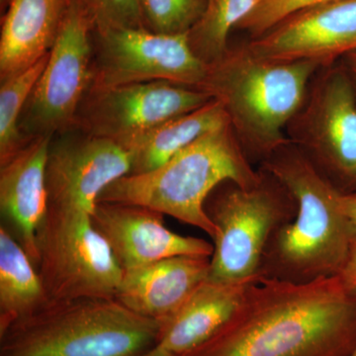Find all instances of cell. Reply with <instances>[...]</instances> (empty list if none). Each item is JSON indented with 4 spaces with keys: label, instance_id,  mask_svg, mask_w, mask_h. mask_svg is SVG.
Returning <instances> with one entry per match:
<instances>
[{
    "label": "cell",
    "instance_id": "32",
    "mask_svg": "<svg viewBox=\"0 0 356 356\" xmlns=\"http://www.w3.org/2000/svg\"><path fill=\"white\" fill-rule=\"evenodd\" d=\"M83 1H84V0H83Z\"/></svg>",
    "mask_w": 356,
    "mask_h": 356
},
{
    "label": "cell",
    "instance_id": "4",
    "mask_svg": "<svg viewBox=\"0 0 356 356\" xmlns=\"http://www.w3.org/2000/svg\"><path fill=\"white\" fill-rule=\"evenodd\" d=\"M259 178V170L243 153L229 123L205 134L151 172L119 178L98 202L151 208L200 229L214 240L217 229L204 207L211 192L228 180L250 187Z\"/></svg>",
    "mask_w": 356,
    "mask_h": 356
},
{
    "label": "cell",
    "instance_id": "5",
    "mask_svg": "<svg viewBox=\"0 0 356 356\" xmlns=\"http://www.w3.org/2000/svg\"><path fill=\"white\" fill-rule=\"evenodd\" d=\"M159 331L116 299L50 300L0 334V356H138Z\"/></svg>",
    "mask_w": 356,
    "mask_h": 356
},
{
    "label": "cell",
    "instance_id": "20",
    "mask_svg": "<svg viewBox=\"0 0 356 356\" xmlns=\"http://www.w3.org/2000/svg\"><path fill=\"white\" fill-rule=\"evenodd\" d=\"M50 301L38 269L22 245L0 226V334Z\"/></svg>",
    "mask_w": 356,
    "mask_h": 356
},
{
    "label": "cell",
    "instance_id": "9",
    "mask_svg": "<svg viewBox=\"0 0 356 356\" xmlns=\"http://www.w3.org/2000/svg\"><path fill=\"white\" fill-rule=\"evenodd\" d=\"M95 20L83 0H69L48 62L21 115L25 140L72 130L92 81Z\"/></svg>",
    "mask_w": 356,
    "mask_h": 356
},
{
    "label": "cell",
    "instance_id": "23",
    "mask_svg": "<svg viewBox=\"0 0 356 356\" xmlns=\"http://www.w3.org/2000/svg\"><path fill=\"white\" fill-rule=\"evenodd\" d=\"M207 0H142L145 24L161 34H185L198 22Z\"/></svg>",
    "mask_w": 356,
    "mask_h": 356
},
{
    "label": "cell",
    "instance_id": "6",
    "mask_svg": "<svg viewBox=\"0 0 356 356\" xmlns=\"http://www.w3.org/2000/svg\"><path fill=\"white\" fill-rule=\"evenodd\" d=\"M259 170V180L252 186L228 180L206 200V214L217 229L210 280L259 281L269 241L296 216V199L286 185L261 166Z\"/></svg>",
    "mask_w": 356,
    "mask_h": 356
},
{
    "label": "cell",
    "instance_id": "16",
    "mask_svg": "<svg viewBox=\"0 0 356 356\" xmlns=\"http://www.w3.org/2000/svg\"><path fill=\"white\" fill-rule=\"evenodd\" d=\"M211 259L178 255L123 271L115 299L142 317L161 323L209 278Z\"/></svg>",
    "mask_w": 356,
    "mask_h": 356
},
{
    "label": "cell",
    "instance_id": "2",
    "mask_svg": "<svg viewBox=\"0 0 356 356\" xmlns=\"http://www.w3.org/2000/svg\"><path fill=\"white\" fill-rule=\"evenodd\" d=\"M286 185L297 214L275 232L262 259L259 280L308 283L337 275L355 235L337 191L291 142L259 165Z\"/></svg>",
    "mask_w": 356,
    "mask_h": 356
},
{
    "label": "cell",
    "instance_id": "1",
    "mask_svg": "<svg viewBox=\"0 0 356 356\" xmlns=\"http://www.w3.org/2000/svg\"><path fill=\"white\" fill-rule=\"evenodd\" d=\"M356 294L339 275L252 283L214 337L181 356H351Z\"/></svg>",
    "mask_w": 356,
    "mask_h": 356
},
{
    "label": "cell",
    "instance_id": "19",
    "mask_svg": "<svg viewBox=\"0 0 356 356\" xmlns=\"http://www.w3.org/2000/svg\"><path fill=\"white\" fill-rule=\"evenodd\" d=\"M229 124L226 110L218 100L154 126L117 143L130 159L129 175L151 172L205 134Z\"/></svg>",
    "mask_w": 356,
    "mask_h": 356
},
{
    "label": "cell",
    "instance_id": "22",
    "mask_svg": "<svg viewBox=\"0 0 356 356\" xmlns=\"http://www.w3.org/2000/svg\"><path fill=\"white\" fill-rule=\"evenodd\" d=\"M49 55L10 79L0 81V163L17 153L29 140L20 132L21 115L46 67Z\"/></svg>",
    "mask_w": 356,
    "mask_h": 356
},
{
    "label": "cell",
    "instance_id": "8",
    "mask_svg": "<svg viewBox=\"0 0 356 356\" xmlns=\"http://www.w3.org/2000/svg\"><path fill=\"white\" fill-rule=\"evenodd\" d=\"M37 248V269L49 299L116 297L123 270L90 213L48 208Z\"/></svg>",
    "mask_w": 356,
    "mask_h": 356
},
{
    "label": "cell",
    "instance_id": "28",
    "mask_svg": "<svg viewBox=\"0 0 356 356\" xmlns=\"http://www.w3.org/2000/svg\"><path fill=\"white\" fill-rule=\"evenodd\" d=\"M341 60L344 67H346V70H348L356 91V53L346 56Z\"/></svg>",
    "mask_w": 356,
    "mask_h": 356
},
{
    "label": "cell",
    "instance_id": "21",
    "mask_svg": "<svg viewBox=\"0 0 356 356\" xmlns=\"http://www.w3.org/2000/svg\"><path fill=\"white\" fill-rule=\"evenodd\" d=\"M262 0H207L200 19L188 32L196 57L212 65L229 50V35Z\"/></svg>",
    "mask_w": 356,
    "mask_h": 356
},
{
    "label": "cell",
    "instance_id": "24",
    "mask_svg": "<svg viewBox=\"0 0 356 356\" xmlns=\"http://www.w3.org/2000/svg\"><path fill=\"white\" fill-rule=\"evenodd\" d=\"M95 20V31L146 28L142 0H84Z\"/></svg>",
    "mask_w": 356,
    "mask_h": 356
},
{
    "label": "cell",
    "instance_id": "30",
    "mask_svg": "<svg viewBox=\"0 0 356 356\" xmlns=\"http://www.w3.org/2000/svg\"><path fill=\"white\" fill-rule=\"evenodd\" d=\"M0 2H1L2 7H7L10 3L11 0H0Z\"/></svg>",
    "mask_w": 356,
    "mask_h": 356
},
{
    "label": "cell",
    "instance_id": "7",
    "mask_svg": "<svg viewBox=\"0 0 356 356\" xmlns=\"http://www.w3.org/2000/svg\"><path fill=\"white\" fill-rule=\"evenodd\" d=\"M286 135L337 191L356 192V91L341 60L312 77Z\"/></svg>",
    "mask_w": 356,
    "mask_h": 356
},
{
    "label": "cell",
    "instance_id": "11",
    "mask_svg": "<svg viewBox=\"0 0 356 356\" xmlns=\"http://www.w3.org/2000/svg\"><path fill=\"white\" fill-rule=\"evenodd\" d=\"M212 99L201 89L165 81L89 88L74 129L119 143Z\"/></svg>",
    "mask_w": 356,
    "mask_h": 356
},
{
    "label": "cell",
    "instance_id": "12",
    "mask_svg": "<svg viewBox=\"0 0 356 356\" xmlns=\"http://www.w3.org/2000/svg\"><path fill=\"white\" fill-rule=\"evenodd\" d=\"M131 172L117 143L72 129L54 136L46 168L48 208L92 215L102 192Z\"/></svg>",
    "mask_w": 356,
    "mask_h": 356
},
{
    "label": "cell",
    "instance_id": "17",
    "mask_svg": "<svg viewBox=\"0 0 356 356\" xmlns=\"http://www.w3.org/2000/svg\"><path fill=\"white\" fill-rule=\"evenodd\" d=\"M254 282H217L208 278L172 316L159 323L156 346L178 356L195 350L231 320Z\"/></svg>",
    "mask_w": 356,
    "mask_h": 356
},
{
    "label": "cell",
    "instance_id": "13",
    "mask_svg": "<svg viewBox=\"0 0 356 356\" xmlns=\"http://www.w3.org/2000/svg\"><path fill=\"white\" fill-rule=\"evenodd\" d=\"M275 60H315L322 65L356 53V0H332L301 9L247 44Z\"/></svg>",
    "mask_w": 356,
    "mask_h": 356
},
{
    "label": "cell",
    "instance_id": "3",
    "mask_svg": "<svg viewBox=\"0 0 356 356\" xmlns=\"http://www.w3.org/2000/svg\"><path fill=\"white\" fill-rule=\"evenodd\" d=\"M315 60H275L255 55L247 44L231 48L208 65L199 86L218 100L248 161L264 163L290 142L288 123L303 104Z\"/></svg>",
    "mask_w": 356,
    "mask_h": 356
},
{
    "label": "cell",
    "instance_id": "27",
    "mask_svg": "<svg viewBox=\"0 0 356 356\" xmlns=\"http://www.w3.org/2000/svg\"><path fill=\"white\" fill-rule=\"evenodd\" d=\"M339 207L343 214L350 220L351 226L356 234V192L350 194H339Z\"/></svg>",
    "mask_w": 356,
    "mask_h": 356
},
{
    "label": "cell",
    "instance_id": "18",
    "mask_svg": "<svg viewBox=\"0 0 356 356\" xmlns=\"http://www.w3.org/2000/svg\"><path fill=\"white\" fill-rule=\"evenodd\" d=\"M69 0H11L2 21L0 81L48 55L57 39Z\"/></svg>",
    "mask_w": 356,
    "mask_h": 356
},
{
    "label": "cell",
    "instance_id": "31",
    "mask_svg": "<svg viewBox=\"0 0 356 356\" xmlns=\"http://www.w3.org/2000/svg\"><path fill=\"white\" fill-rule=\"evenodd\" d=\"M351 356H356V350H355V353H353V355Z\"/></svg>",
    "mask_w": 356,
    "mask_h": 356
},
{
    "label": "cell",
    "instance_id": "29",
    "mask_svg": "<svg viewBox=\"0 0 356 356\" xmlns=\"http://www.w3.org/2000/svg\"><path fill=\"white\" fill-rule=\"evenodd\" d=\"M138 356H178L175 353H170V351L165 350V348H161V346H154L151 350H147L146 353H142V355Z\"/></svg>",
    "mask_w": 356,
    "mask_h": 356
},
{
    "label": "cell",
    "instance_id": "25",
    "mask_svg": "<svg viewBox=\"0 0 356 356\" xmlns=\"http://www.w3.org/2000/svg\"><path fill=\"white\" fill-rule=\"evenodd\" d=\"M327 1L332 0H262L236 28L248 32L252 39H255L291 14Z\"/></svg>",
    "mask_w": 356,
    "mask_h": 356
},
{
    "label": "cell",
    "instance_id": "26",
    "mask_svg": "<svg viewBox=\"0 0 356 356\" xmlns=\"http://www.w3.org/2000/svg\"><path fill=\"white\" fill-rule=\"evenodd\" d=\"M337 275L341 277L348 289L356 294V234L351 240L343 266Z\"/></svg>",
    "mask_w": 356,
    "mask_h": 356
},
{
    "label": "cell",
    "instance_id": "10",
    "mask_svg": "<svg viewBox=\"0 0 356 356\" xmlns=\"http://www.w3.org/2000/svg\"><path fill=\"white\" fill-rule=\"evenodd\" d=\"M95 33L89 88L165 81L198 88L207 74L208 65L192 51L188 33L161 34L147 28Z\"/></svg>",
    "mask_w": 356,
    "mask_h": 356
},
{
    "label": "cell",
    "instance_id": "14",
    "mask_svg": "<svg viewBox=\"0 0 356 356\" xmlns=\"http://www.w3.org/2000/svg\"><path fill=\"white\" fill-rule=\"evenodd\" d=\"M91 219L123 271L178 255L211 257L214 250L203 238L170 231L165 215L144 206L97 202Z\"/></svg>",
    "mask_w": 356,
    "mask_h": 356
},
{
    "label": "cell",
    "instance_id": "15",
    "mask_svg": "<svg viewBox=\"0 0 356 356\" xmlns=\"http://www.w3.org/2000/svg\"><path fill=\"white\" fill-rule=\"evenodd\" d=\"M53 137L30 140L10 159L0 163L2 226L38 266L37 235L48 211L46 168Z\"/></svg>",
    "mask_w": 356,
    "mask_h": 356
}]
</instances>
